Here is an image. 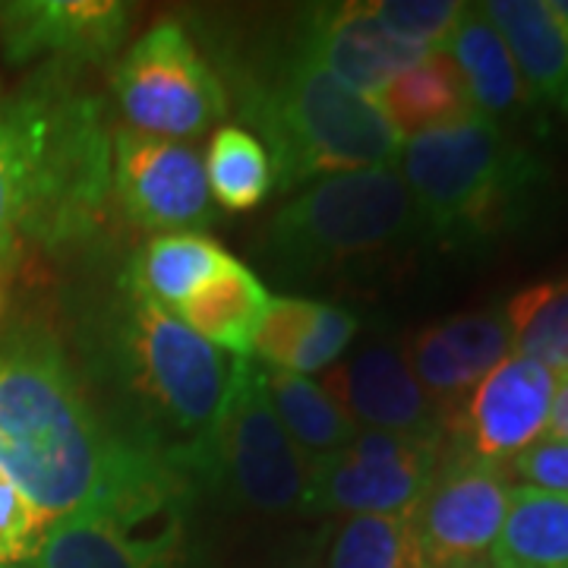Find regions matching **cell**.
Returning <instances> with one entry per match:
<instances>
[{"label":"cell","instance_id":"9","mask_svg":"<svg viewBox=\"0 0 568 568\" xmlns=\"http://www.w3.org/2000/svg\"><path fill=\"white\" fill-rule=\"evenodd\" d=\"M511 477L462 448L439 462L424 499L407 515L414 568H493Z\"/></svg>","mask_w":568,"mask_h":568},{"label":"cell","instance_id":"37","mask_svg":"<svg viewBox=\"0 0 568 568\" xmlns=\"http://www.w3.org/2000/svg\"><path fill=\"white\" fill-rule=\"evenodd\" d=\"M410 568H414V566H410Z\"/></svg>","mask_w":568,"mask_h":568},{"label":"cell","instance_id":"36","mask_svg":"<svg viewBox=\"0 0 568 568\" xmlns=\"http://www.w3.org/2000/svg\"><path fill=\"white\" fill-rule=\"evenodd\" d=\"M3 568H32V562H20V566H3Z\"/></svg>","mask_w":568,"mask_h":568},{"label":"cell","instance_id":"18","mask_svg":"<svg viewBox=\"0 0 568 568\" xmlns=\"http://www.w3.org/2000/svg\"><path fill=\"white\" fill-rule=\"evenodd\" d=\"M499 29L530 102L568 121V0L480 3Z\"/></svg>","mask_w":568,"mask_h":568},{"label":"cell","instance_id":"16","mask_svg":"<svg viewBox=\"0 0 568 568\" xmlns=\"http://www.w3.org/2000/svg\"><path fill=\"white\" fill-rule=\"evenodd\" d=\"M508 354L511 325L506 310H477L426 325L407 345L405 361L448 426L470 388Z\"/></svg>","mask_w":568,"mask_h":568},{"label":"cell","instance_id":"19","mask_svg":"<svg viewBox=\"0 0 568 568\" xmlns=\"http://www.w3.org/2000/svg\"><path fill=\"white\" fill-rule=\"evenodd\" d=\"M443 51L458 67L477 118L503 126L506 118H515L530 102L506 41L480 3H465V13L452 29Z\"/></svg>","mask_w":568,"mask_h":568},{"label":"cell","instance_id":"29","mask_svg":"<svg viewBox=\"0 0 568 568\" xmlns=\"http://www.w3.org/2000/svg\"><path fill=\"white\" fill-rule=\"evenodd\" d=\"M373 13L392 36L429 48V51H439L446 48L452 29L462 20L465 3L458 0H383V3H373Z\"/></svg>","mask_w":568,"mask_h":568},{"label":"cell","instance_id":"7","mask_svg":"<svg viewBox=\"0 0 568 568\" xmlns=\"http://www.w3.org/2000/svg\"><path fill=\"white\" fill-rule=\"evenodd\" d=\"M111 89L130 130L162 140L200 136L231 111L224 80L181 20L142 32L114 67Z\"/></svg>","mask_w":568,"mask_h":568},{"label":"cell","instance_id":"6","mask_svg":"<svg viewBox=\"0 0 568 568\" xmlns=\"http://www.w3.org/2000/svg\"><path fill=\"white\" fill-rule=\"evenodd\" d=\"M424 237L398 168L345 171L306 183L275 212L263 256L282 278H320L383 260Z\"/></svg>","mask_w":568,"mask_h":568},{"label":"cell","instance_id":"20","mask_svg":"<svg viewBox=\"0 0 568 568\" xmlns=\"http://www.w3.org/2000/svg\"><path fill=\"white\" fill-rule=\"evenodd\" d=\"M231 260L234 256L219 241L205 237L200 231H174V234H159L142 246L126 265L121 282L174 313Z\"/></svg>","mask_w":568,"mask_h":568},{"label":"cell","instance_id":"11","mask_svg":"<svg viewBox=\"0 0 568 568\" xmlns=\"http://www.w3.org/2000/svg\"><path fill=\"white\" fill-rule=\"evenodd\" d=\"M111 181L123 215L142 231L174 234L215 219L205 164L196 149L183 142L149 136L130 126L114 130Z\"/></svg>","mask_w":568,"mask_h":568},{"label":"cell","instance_id":"4","mask_svg":"<svg viewBox=\"0 0 568 568\" xmlns=\"http://www.w3.org/2000/svg\"><path fill=\"white\" fill-rule=\"evenodd\" d=\"M114 140L102 99L73 89L70 67L48 63L0 102V263L17 237L73 246L102 227Z\"/></svg>","mask_w":568,"mask_h":568},{"label":"cell","instance_id":"15","mask_svg":"<svg viewBox=\"0 0 568 568\" xmlns=\"http://www.w3.org/2000/svg\"><path fill=\"white\" fill-rule=\"evenodd\" d=\"M297 32L325 70L361 95H383L388 82L424 61L429 48L392 36L373 3H323L297 17Z\"/></svg>","mask_w":568,"mask_h":568},{"label":"cell","instance_id":"21","mask_svg":"<svg viewBox=\"0 0 568 568\" xmlns=\"http://www.w3.org/2000/svg\"><path fill=\"white\" fill-rule=\"evenodd\" d=\"M268 301L272 297L265 284L244 263L231 260L174 313L212 347L231 351L234 357H250V345Z\"/></svg>","mask_w":568,"mask_h":568},{"label":"cell","instance_id":"30","mask_svg":"<svg viewBox=\"0 0 568 568\" xmlns=\"http://www.w3.org/2000/svg\"><path fill=\"white\" fill-rule=\"evenodd\" d=\"M354 335H357V316L351 310L335 304H320L313 328L306 332L304 345L294 354L287 373H297V376L323 373V369H328V366L338 364L345 357Z\"/></svg>","mask_w":568,"mask_h":568},{"label":"cell","instance_id":"32","mask_svg":"<svg viewBox=\"0 0 568 568\" xmlns=\"http://www.w3.org/2000/svg\"><path fill=\"white\" fill-rule=\"evenodd\" d=\"M508 477L525 480V487L568 496V443L540 439L506 465Z\"/></svg>","mask_w":568,"mask_h":568},{"label":"cell","instance_id":"17","mask_svg":"<svg viewBox=\"0 0 568 568\" xmlns=\"http://www.w3.org/2000/svg\"><path fill=\"white\" fill-rule=\"evenodd\" d=\"M183 521L126 530L118 521L80 511L48 525L32 568H181Z\"/></svg>","mask_w":568,"mask_h":568},{"label":"cell","instance_id":"10","mask_svg":"<svg viewBox=\"0 0 568 568\" xmlns=\"http://www.w3.org/2000/svg\"><path fill=\"white\" fill-rule=\"evenodd\" d=\"M443 462V443L361 429L345 448L310 458L306 508L342 515H410Z\"/></svg>","mask_w":568,"mask_h":568},{"label":"cell","instance_id":"25","mask_svg":"<svg viewBox=\"0 0 568 568\" xmlns=\"http://www.w3.org/2000/svg\"><path fill=\"white\" fill-rule=\"evenodd\" d=\"M205 181L212 186V196L227 212L260 209L265 196L275 190L268 152L244 126L215 130L205 155Z\"/></svg>","mask_w":568,"mask_h":568},{"label":"cell","instance_id":"34","mask_svg":"<svg viewBox=\"0 0 568 568\" xmlns=\"http://www.w3.org/2000/svg\"><path fill=\"white\" fill-rule=\"evenodd\" d=\"M282 568H320L313 559H291V562H284Z\"/></svg>","mask_w":568,"mask_h":568},{"label":"cell","instance_id":"33","mask_svg":"<svg viewBox=\"0 0 568 568\" xmlns=\"http://www.w3.org/2000/svg\"><path fill=\"white\" fill-rule=\"evenodd\" d=\"M544 439L568 443V373L556 379V395H552V410H549L547 436Z\"/></svg>","mask_w":568,"mask_h":568},{"label":"cell","instance_id":"3","mask_svg":"<svg viewBox=\"0 0 568 568\" xmlns=\"http://www.w3.org/2000/svg\"><path fill=\"white\" fill-rule=\"evenodd\" d=\"M212 44L241 121L260 133L256 140L268 152L275 190L294 193L320 178L398 164L405 140L383 104L335 80L313 58L297 26L287 39Z\"/></svg>","mask_w":568,"mask_h":568},{"label":"cell","instance_id":"23","mask_svg":"<svg viewBox=\"0 0 568 568\" xmlns=\"http://www.w3.org/2000/svg\"><path fill=\"white\" fill-rule=\"evenodd\" d=\"M493 568H568V496L511 487Z\"/></svg>","mask_w":568,"mask_h":568},{"label":"cell","instance_id":"5","mask_svg":"<svg viewBox=\"0 0 568 568\" xmlns=\"http://www.w3.org/2000/svg\"><path fill=\"white\" fill-rule=\"evenodd\" d=\"M398 164L424 237L452 250L518 224L544 186V164L487 118L410 136Z\"/></svg>","mask_w":568,"mask_h":568},{"label":"cell","instance_id":"26","mask_svg":"<svg viewBox=\"0 0 568 568\" xmlns=\"http://www.w3.org/2000/svg\"><path fill=\"white\" fill-rule=\"evenodd\" d=\"M511 325V354L530 357L552 369L568 373V278L534 284L518 291L506 304Z\"/></svg>","mask_w":568,"mask_h":568},{"label":"cell","instance_id":"28","mask_svg":"<svg viewBox=\"0 0 568 568\" xmlns=\"http://www.w3.org/2000/svg\"><path fill=\"white\" fill-rule=\"evenodd\" d=\"M323 301H310V297H275L265 304V313L253 345L250 357H256V364L268 369H287L294 354L304 345L306 332L313 328V320L320 313Z\"/></svg>","mask_w":568,"mask_h":568},{"label":"cell","instance_id":"2","mask_svg":"<svg viewBox=\"0 0 568 568\" xmlns=\"http://www.w3.org/2000/svg\"><path fill=\"white\" fill-rule=\"evenodd\" d=\"M92 345L123 405L114 433L159 455L193 489L212 487L234 357L123 282Z\"/></svg>","mask_w":568,"mask_h":568},{"label":"cell","instance_id":"1","mask_svg":"<svg viewBox=\"0 0 568 568\" xmlns=\"http://www.w3.org/2000/svg\"><path fill=\"white\" fill-rule=\"evenodd\" d=\"M0 474L44 528L80 511L130 530L162 528L181 521L196 493L104 424L58 342L41 332L0 345Z\"/></svg>","mask_w":568,"mask_h":568},{"label":"cell","instance_id":"24","mask_svg":"<svg viewBox=\"0 0 568 568\" xmlns=\"http://www.w3.org/2000/svg\"><path fill=\"white\" fill-rule=\"evenodd\" d=\"M263 369L275 414L306 458L332 455L361 433V426L347 417L345 407L338 405L316 379L287 373V369H268V366Z\"/></svg>","mask_w":568,"mask_h":568},{"label":"cell","instance_id":"27","mask_svg":"<svg viewBox=\"0 0 568 568\" xmlns=\"http://www.w3.org/2000/svg\"><path fill=\"white\" fill-rule=\"evenodd\" d=\"M325 568H410L407 515H347L332 534Z\"/></svg>","mask_w":568,"mask_h":568},{"label":"cell","instance_id":"31","mask_svg":"<svg viewBox=\"0 0 568 568\" xmlns=\"http://www.w3.org/2000/svg\"><path fill=\"white\" fill-rule=\"evenodd\" d=\"M44 525L20 489L0 474V568L29 562L39 549Z\"/></svg>","mask_w":568,"mask_h":568},{"label":"cell","instance_id":"22","mask_svg":"<svg viewBox=\"0 0 568 568\" xmlns=\"http://www.w3.org/2000/svg\"><path fill=\"white\" fill-rule=\"evenodd\" d=\"M392 126L405 136H420L448 123L477 118L467 85L446 51H429L424 61L407 67L376 99Z\"/></svg>","mask_w":568,"mask_h":568},{"label":"cell","instance_id":"14","mask_svg":"<svg viewBox=\"0 0 568 568\" xmlns=\"http://www.w3.org/2000/svg\"><path fill=\"white\" fill-rule=\"evenodd\" d=\"M126 26L130 7L118 0H20L0 7V41L13 63L104 61L121 48Z\"/></svg>","mask_w":568,"mask_h":568},{"label":"cell","instance_id":"8","mask_svg":"<svg viewBox=\"0 0 568 568\" xmlns=\"http://www.w3.org/2000/svg\"><path fill=\"white\" fill-rule=\"evenodd\" d=\"M215 484L253 511L284 515L306 508L310 458L291 439L253 357H234V383L215 443Z\"/></svg>","mask_w":568,"mask_h":568},{"label":"cell","instance_id":"12","mask_svg":"<svg viewBox=\"0 0 568 568\" xmlns=\"http://www.w3.org/2000/svg\"><path fill=\"white\" fill-rule=\"evenodd\" d=\"M556 379L544 364L508 354L452 414L446 433L455 436V448L506 467L547 436Z\"/></svg>","mask_w":568,"mask_h":568},{"label":"cell","instance_id":"13","mask_svg":"<svg viewBox=\"0 0 568 568\" xmlns=\"http://www.w3.org/2000/svg\"><path fill=\"white\" fill-rule=\"evenodd\" d=\"M320 386L345 407L364 429H383L429 443H446V420L426 398L405 361V351L392 342H366L328 369Z\"/></svg>","mask_w":568,"mask_h":568},{"label":"cell","instance_id":"35","mask_svg":"<svg viewBox=\"0 0 568 568\" xmlns=\"http://www.w3.org/2000/svg\"><path fill=\"white\" fill-rule=\"evenodd\" d=\"M7 310V284H3V265H0V316Z\"/></svg>","mask_w":568,"mask_h":568}]
</instances>
